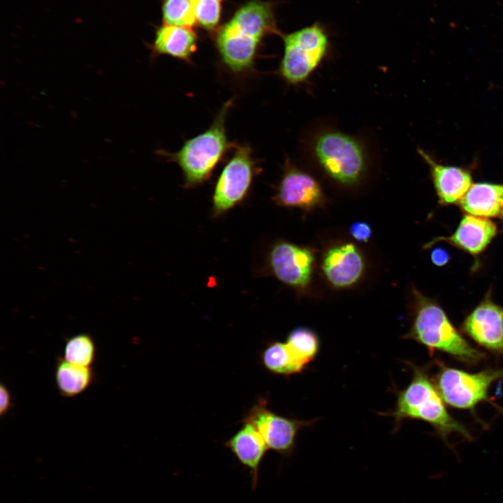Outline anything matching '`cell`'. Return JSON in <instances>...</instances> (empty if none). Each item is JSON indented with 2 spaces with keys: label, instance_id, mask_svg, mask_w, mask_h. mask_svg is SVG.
Listing matches in <instances>:
<instances>
[{
  "label": "cell",
  "instance_id": "28",
  "mask_svg": "<svg viewBox=\"0 0 503 503\" xmlns=\"http://www.w3.org/2000/svg\"><path fill=\"white\" fill-rule=\"evenodd\" d=\"M501 214L503 216V210H502V212H501Z\"/></svg>",
  "mask_w": 503,
  "mask_h": 503
},
{
  "label": "cell",
  "instance_id": "21",
  "mask_svg": "<svg viewBox=\"0 0 503 503\" xmlns=\"http://www.w3.org/2000/svg\"><path fill=\"white\" fill-rule=\"evenodd\" d=\"M286 343L304 368L313 360L319 349L318 336L312 330L305 327H298L291 330Z\"/></svg>",
  "mask_w": 503,
  "mask_h": 503
},
{
  "label": "cell",
  "instance_id": "5",
  "mask_svg": "<svg viewBox=\"0 0 503 503\" xmlns=\"http://www.w3.org/2000/svg\"><path fill=\"white\" fill-rule=\"evenodd\" d=\"M314 159L323 173L335 182L352 187L358 184L367 170L366 152L354 137L337 130L316 136L312 143Z\"/></svg>",
  "mask_w": 503,
  "mask_h": 503
},
{
  "label": "cell",
  "instance_id": "7",
  "mask_svg": "<svg viewBox=\"0 0 503 503\" xmlns=\"http://www.w3.org/2000/svg\"><path fill=\"white\" fill-rule=\"evenodd\" d=\"M233 153L222 168L212 194V213L217 217L242 202L258 173L257 161L250 145H235Z\"/></svg>",
  "mask_w": 503,
  "mask_h": 503
},
{
  "label": "cell",
  "instance_id": "19",
  "mask_svg": "<svg viewBox=\"0 0 503 503\" xmlns=\"http://www.w3.org/2000/svg\"><path fill=\"white\" fill-rule=\"evenodd\" d=\"M54 379L60 395L73 398L85 392L93 384L95 373L92 367L72 364L60 356L56 361Z\"/></svg>",
  "mask_w": 503,
  "mask_h": 503
},
{
  "label": "cell",
  "instance_id": "15",
  "mask_svg": "<svg viewBox=\"0 0 503 503\" xmlns=\"http://www.w3.org/2000/svg\"><path fill=\"white\" fill-rule=\"evenodd\" d=\"M497 233L496 225L486 217L465 214L455 231L449 237H439L429 242L425 248L439 241H445L472 254L482 252Z\"/></svg>",
  "mask_w": 503,
  "mask_h": 503
},
{
  "label": "cell",
  "instance_id": "8",
  "mask_svg": "<svg viewBox=\"0 0 503 503\" xmlns=\"http://www.w3.org/2000/svg\"><path fill=\"white\" fill-rule=\"evenodd\" d=\"M502 379L503 368L470 373L441 365L434 383L446 404L456 409L473 411L479 403L489 400L490 385Z\"/></svg>",
  "mask_w": 503,
  "mask_h": 503
},
{
  "label": "cell",
  "instance_id": "9",
  "mask_svg": "<svg viewBox=\"0 0 503 503\" xmlns=\"http://www.w3.org/2000/svg\"><path fill=\"white\" fill-rule=\"evenodd\" d=\"M315 263L316 252L312 248L282 240L272 245L266 258L270 273L301 293L311 284Z\"/></svg>",
  "mask_w": 503,
  "mask_h": 503
},
{
  "label": "cell",
  "instance_id": "6",
  "mask_svg": "<svg viewBox=\"0 0 503 503\" xmlns=\"http://www.w3.org/2000/svg\"><path fill=\"white\" fill-rule=\"evenodd\" d=\"M284 53L278 74L291 85L305 82L329 53L330 35L323 24L311 25L284 35Z\"/></svg>",
  "mask_w": 503,
  "mask_h": 503
},
{
  "label": "cell",
  "instance_id": "14",
  "mask_svg": "<svg viewBox=\"0 0 503 503\" xmlns=\"http://www.w3.org/2000/svg\"><path fill=\"white\" fill-rule=\"evenodd\" d=\"M238 462L249 470L252 488L254 490L258 482L259 469L268 449L263 438L255 427L243 421L240 429L224 444Z\"/></svg>",
  "mask_w": 503,
  "mask_h": 503
},
{
  "label": "cell",
  "instance_id": "23",
  "mask_svg": "<svg viewBox=\"0 0 503 503\" xmlns=\"http://www.w3.org/2000/svg\"><path fill=\"white\" fill-rule=\"evenodd\" d=\"M162 17L164 24L191 28L196 23L192 0H164Z\"/></svg>",
  "mask_w": 503,
  "mask_h": 503
},
{
  "label": "cell",
  "instance_id": "20",
  "mask_svg": "<svg viewBox=\"0 0 503 503\" xmlns=\"http://www.w3.org/2000/svg\"><path fill=\"white\" fill-rule=\"evenodd\" d=\"M261 360L264 367L276 374L291 375L305 369L292 354L286 342L270 343L262 352Z\"/></svg>",
  "mask_w": 503,
  "mask_h": 503
},
{
  "label": "cell",
  "instance_id": "1",
  "mask_svg": "<svg viewBox=\"0 0 503 503\" xmlns=\"http://www.w3.org/2000/svg\"><path fill=\"white\" fill-rule=\"evenodd\" d=\"M277 31L273 6L252 0L242 6L218 31L215 44L225 67L235 75L250 73L263 38Z\"/></svg>",
  "mask_w": 503,
  "mask_h": 503
},
{
  "label": "cell",
  "instance_id": "24",
  "mask_svg": "<svg viewBox=\"0 0 503 503\" xmlns=\"http://www.w3.org/2000/svg\"><path fill=\"white\" fill-rule=\"evenodd\" d=\"M196 23L203 28L214 29L221 17V0H192Z\"/></svg>",
  "mask_w": 503,
  "mask_h": 503
},
{
  "label": "cell",
  "instance_id": "16",
  "mask_svg": "<svg viewBox=\"0 0 503 503\" xmlns=\"http://www.w3.org/2000/svg\"><path fill=\"white\" fill-rule=\"evenodd\" d=\"M418 153L430 169L439 201L445 204L459 202L472 184L470 174L461 168L437 163L421 149L418 150Z\"/></svg>",
  "mask_w": 503,
  "mask_h": 503
},
{
  "label": "cell",
  "instance_id": "13",
  "mask_svg": "<svg viewBox=\"0 0 503 503\" xmlns=\"http://www.w3.org/2000/svg\"><path fill=\"white\" fill-rule=\"evenodd\" d=\"M462 331L480 347L503 355V308L486 298L464 320Z\"/></svg>",
  "mask_w": 503,
  "mask_h": 503
},
{
  "label": "cell",
  "instance_id": "26",
  "mask_svg": "<svg viewBox=\"0 0 503 503\" xmlns=\"http://www.w3.org/2000/svg\"><path fill=\"white\" fill-rule=\"evenodd\" d=\"M13 406V400L10 391L3 384L0 385V416H5L10 410Z\"/></svg>",
  "mask_w": 503,
  "mask_h": 503
},
{
  "label": "cell",
  "instance_id": "27",
  "mask_svg": "<svg viewBox=\"0 0 503 503\" xmlns=\"http://www.w3.org/2000/svg\"><path fill=\"white\" fill-rule=\"evenodd\" d=\"M450 256L446 250L442 248H435L431 252V260L437 266H442L449 261Z\"/></svg>",
  "mask_w": 503,
  "mask_h": 503
},
{
  "label": "cell",
  "instance_id": "22",
  "mask_svg": "<svg viewBox=\"0 0 503 503\" xmlns=\"http://www.w3.org/2000/svg\"><path fill=\"white\" fill-rule=\"evenodd\" d=\"M63 358L80 366L92 367L96 358V346L88 333H79L66 340Z\"/></svg>",
  "mask_w": 503,
  "mask_h": 503
},
{
  "label": "cell",
  "instance_id": "12",
  "mask_svg": "<svg viewBox=\"0 0 503 503\" xmlns=\"http://www.w3.org/2000/svg\"><path fill=\"white\" fill-rule=\"evenodd\" d=\"M321 270L332 287L345 289L361 279L365 270V261L355 244L340 242L326 249L321 257Z\"/></svg>",
  "mask_w": 503,
  "mask_h": 503
},
{
  "label": "cell",
  "instance_id": "2",
  "mask_svg": "<svg viewBox=\"0 0 503 503\" xmlns=\"http://www.w3.org/2000/svg\"><path fill=\"white\" fill-rule=\"evenodd\" d=\"M412 323L404 338L412 340L435 351L447 353L460 361L476 364L485 355L470 344L453 326L444 309L435 300L412 288Z\"/></svg>",
  "mask_w": 503,
  "mask_h": 503
},
{
  "label": "cell",
  "instance_id": "17",
  "mask_svg": "<svg viewBox=\"0 0 503 503\" xmlns=\"http://www.w3.org/2000/svg\"><path fill=\"white\" fill-rule=\"evenodd\" d=\"M197 41L191 28L163 24L156 29L150 49L153 56L167 55L190 64Z\"/></svg>",
  "mask_w": 503,
  "mask_h": 503
},
{
  "label": "cell",
  "instance_id": "3",
  "mask_svg": "<svg viewBox=\"0 0 503 503\" xmlns=\"http://www.w3.org/2000/svg\"><path fill=\"white\" fill-rule=\"evenodd\" d=\"M233 101V99L227 101L210 127L185 140L177 151L161 152L180 168L185 188L197 187L209 180L228 151L232 150L235 143L228 139L226 120Z\"/></svg>",
  "mask_w": 503,
  "mask_h": 503
},
{
  "label": "cell",
  "instance_id": "10",
  "mask_svg": "<svg viewBox=\"0 0 503 503\" xmlns=\"http://www.w3.org/2000/svg\"><path fill=\"white\" fill-rule=\"evenodd\" d=\"M273 200L280 207L298 208L308 212L323 207L326 203L318 180L296 166L289 159L284 162Z\"/></svg>",
  "mask_w": 503,
  "mask_h": 503
},
{
  "label": "cell",
  "instance_id": "4",
  "mask_svg": "<svg viewBox=\"0 0 503 503\" xmlns=\"http://www.w3.org/2000/svg\"><path fill=\"white\" fill-rule=\"evenodd\" d=\"M410 365L412 379L409 385L398 393L396 407L391 413L395 423L399 424L406 418L418 419L431 425L445 442L453 433L472 440V436L468 430L447 411L444 401L425 370Z\"/></svg>",
  "mask_w": 503,
  "mask_h": 503
},
{
  "label": "cell",
  "instance_id": "11",
  "mask_svg": "<svg viewBox=\"0 0 503 503\" xmlns=\"http://www.w3.org/2000/svg\"><path fill=\"white\" fill-rule=\"evenodd\" d=\"M243 421L252 424L263 438L269 449L289 455L295 446L297 433L309 421L288 418L275 414L261 398L246 414Z\"/></svg>",
  "mask_w": 503,
  "mask_h": 503
},
{
  "label": "cell",
  "instance_id": "18",
  "mask_svg": "<svg viewBox=\"0 0 503 503\" xmlns=\"http://www.w3.org/2000/svg\"><path fill=\"white\" fill-rule=\"evenodd\" d=\"M459 203L469 214L481 217H496L503 210V185L489 183L472 184Z\"/></svg>",
  "mask_w": 503,
  "mask_h": 503
},
{
  "label": "cell",
  "instance_id": "25",
  "mask_svg": "<svg viewBox=\"0 0 503 503\" xmlns=\"http://www.w3.org/2000/svg\"><path fill=\"white\" fill-rule=\"evenodd\" d=\"M349 233L356 241L366 243L372 235V228L368 223L358 221L350 226Z\"/></svg>",
  "mask_w": 503,
  "mask_h": 503
}]
</instances>
